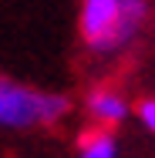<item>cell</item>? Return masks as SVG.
<instances>
[{"label": "cell", "mask_w": 155, "mask_h": 158, "mask_svg": "<svg viewBox=\"0 0 155 158\" xmlns=\"http://www.w3.org/2000/svg\"><path fill=\"white\" fill-rule=\"evenodd\" d=\"M88 111H91V118L98 125H118V121L128 118V104L115 91H94L88 98Z\"/></svg>", "instance_id": "cell-3"}, {"label": "cell", "mask_w": 155, "mask_h": 158, "mask_svg": "<svg viewBox=\"0 0 155 158\" xmlns=\"http://www.w3.org/2000/svg\"><path fill=\"white\" fill-rule=\"evenodd\" d=\"M115 155H118V145L108 131H91V135L81 138L78 158H115Z\"/></svg>", "instance_id": "cell-5"}, {"label": "cell", "mask_w": 155, "mask_h": 158, "mask_svg": "<svg viewBox=\"0 0 155 158\" xmlns=\"http://www.w3.org/2000/svg\"><path fill=\"white\" fill-rule=\"evenodd\" d=\"M67 98L34 91L24 84H14L0 77V128H34V125H54L67 114Z\"/></svg>", "instance_id": "cell-1"}, {"label": "cell", "mask_w": 155, "mask_h": 158, "mask_svg": "<svg viewBox=\"0 0 155 158\" xmlns=\"http://www.w3.org/2000/svg\"><path fill=\"white\" fill-rule=\"evenodd\" d=\"M138 118H142V125L149 128V131H155V101H152V98H149V101H142Z\"/></svg>", "instance_id": "cell-6"}, {"label": "cell", "mask_w": 155, "mask_h": 158, "mask_svg": "<svg viewBox=\"0 0 155 158\" xmlns=\"http://www.w3.org/2000/svg\"><path fill=\"white\" fill-rule=\"evenodd\" d=\"M145 10H149L145 0H122V27H118V40H122V47L135 37L138 24L145 20Z\"/></svg>", "instance_id": "cell-4"}, {"label": "cell", "mask_w": 155, "mask_h": 158, "mask_svg": "<svg viewBox=\"0 0 155 158\" xmlns=\"http://www.w3.org/2000/svg\"><path fill=\"white\" fill-rule=\"evenodd\" d=\"M122 0H81V34L98 54H111L122 47Z\"/></svg>", "instance_id": "cell-2"}]
</instances>
